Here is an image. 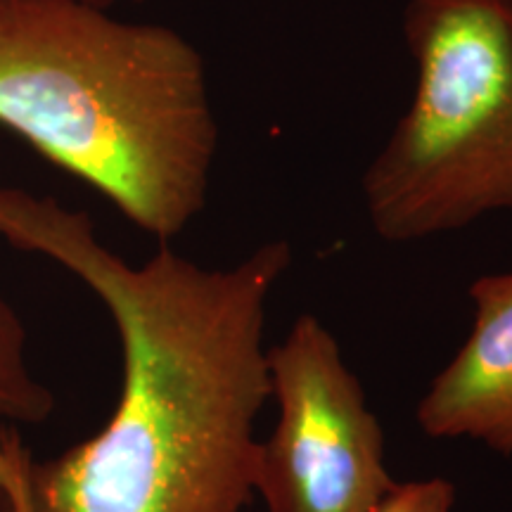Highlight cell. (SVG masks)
<instances>
[{"mask_svg":"<svg viewBox=\"0 0 512 512\" xmlns=\"http://www.w3.org/2000/svg\"><path fill=\"white\" fill-rule=\"evenodd\" d=\"M81 3L98 5V8H110L114 3H124V0H81ZM128 3H145V0H128Z\"/></svg>","mask_w":512,"mask_h":512,"instance_id":"30bf717a","label":"cell"},{"mask_svg":"<svg viewBox=\"0 0 512 512\" xmlns=\"http://www.w3.org/2000/svg\"><path fill=\"white\" fill-rule=\"evenodd\" d=\"M453 505L456 486L444 477H432L420 482H396L373 512H451Z\"/></svg>","mask_w":512,"mask_h":512,"instance_id":"52a82bcc","label":"cell"},{"mask_svg":"<svg viewBox=\"0 0 512 512\" xmlns=\"http://www.w3.org/2000/svg\"><path fill=\"white\" fill-rule=\"evenodd\" d=\"M31 451L22 444L15 427L0 425V477L8 486L15 512H34L31 503Z\"/></svg>","mask_w":512,"mask_h":512,"instance_id":"ba28073f","label":"cell"},{"mask_svg":"<svg viewBox=\"0 0 512 512\" xmlns=\"http://www.w3.org/2000/svg\"><path fill=\"white\" fill-rule=\"evenodd\" d=\"M278 403L259 439L252 489L266 512H373L396 486L387 439L337 337L313 313L266 349Z\"/></svg>","mask_w":512,"mask_h":512,"instance_id":"277c9868","label":"cell"},{"mask_svg":"<svg viewBox=\"0 0 512 512\" xmlns=\"http://www.w3.org/2000/svg\"><path fill=\"white\" fill-rule=\"evenodd\" d=\"M0 126L174 240L207 204L219 126L192 43L81 0H0Z\"/></svg>","mask_w":512,"mask_h":512,"instance_id":"7a4b0ae2","label":"cell"},{"mask_svg":"<svg viewBox=\"0 0 512 512\" xmlns=\"http://www.w3.org/2000/svg\"><path fill=\"white\" fill-rule=\"evenodd\" d=\"M415 91L363 174L370 226L415 242L512 214V0H408Z\"/></svg>","mask_w":512,"mask_h":512,"instance_id":"3957f363","label":"cell"},{"mask_svg":"<svg viewBox=\"0 0 512 512\" xmlns=\"http://www.w3.org/2000/svg\"><path fill=\"white\" fill-rule=\"evenodd\" d=\"M0 512H15V505H12V496L5 486L3 477H0Z\"/></svg>","mask_w":512,"mask_h":512,"instance_id":"9c48e42d","label":"cell"},{"mask_svg":"<svg viewBox=\"0 0 512 512\" xmlns=\"http://www.w3.org/2000/svg\"><path fill=\"white\" fill-rule=\"evenodd\" d=\"M53 408L55 396L29 370L27 330L0 297V422L38 425Z\"/></svg>","mask_w":512,"mask_h":512,"instance_id":"8992f818","label":"cell"},{"mask_svg":"<svg viewBox=\"0 0 512 512\" xmlns=\"http://www.w3.org/2000/svg\"><path fill=\"white\" fill-rule=\"evenodd\" d=\"M470 299V337L432 380L415 420L432 439H470L512 456V273L477 278Z\"/></svg>","mask_w":512,"mask_h":512,"instance_id":"5b68a950","label":"cell"},{"mask_svg":"<svg viewBox=\"0 0 512 512\" xmlns=\"http://www.w3.org/2000/svg\"><path fill=\"white\" fill-rule=\"evenodd\" d=\"M0 238L76 275L119 332L124 380L98 434L31 463L34 512H242L254 427L271 399L266 304L292 264L266 242L233 268H202L164 242L133 266L86 211L0 188Z\"/></svg>","mask_w":512,"mask_h":512,"instance_id":"6da1fadb","label":"cell"}]
</instances>
